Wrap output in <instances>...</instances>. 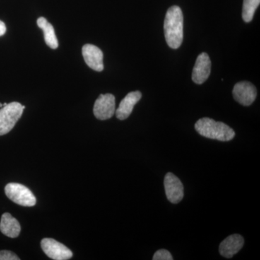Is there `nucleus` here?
<instances>
[{"instance_id": "obj_9", "label": "nucleus", "mask_w": 260, "mask_h": 260, "mask_svg": "<svg viewBox=\"0 0 260 260\" xmlns=\"http://www.w3.org/2000/svg\"><path fill=\"white\" fill-rule=\"evenodd\" d=\"M211 72V61L207 53L200 54L197 58L194 68H193L191 79L198 85L205 83L209 78Z\"/></svg>"}, {"instance_id": "obj_6", "label": "nucleus", "mask_w": 260, "mask_h": 260, "mask_svg": "<svg viewBox=\"0 0 260 260\" xmlns=\"http://www.w3.org/2000/svg\"><path fill=\"white\" fill-rule=\"evenodd\" d=\"M41 245L44 252L51 259L67 260L73 257L72 251L64 244L56 242L54 239L45 238L42 239Z\"/></svg>"}, {"instance_id": "obj_14", "label": "nucleus", "mask_w": 260, "mask_h": 260, "mask_svg": "<svg viewBox=\"0 0 260 260\" xmlns=\"http://www.w3.org/2000/svg\"><path fill=\"white\" fill-rule=\"evenodd\" d=\"M38 26L44 32V40L51 49H56L59 46L54 27L47 21V19L39 18L37 20Z\"/></svg>"}, {"instance_id": "obj_10", "label": "nucleus", "mask_w": 260, "mask_h": 260, "mask_svg": "<svg viewBox=\"0 0 260 260\" xmlns=\"http://www.w3.org/2000/svg\"><path fill=\"white\" fill-rule=\"evenodd\" d=\"M85 63L92 70L97 72H102L104 70V54L99 47L92 44H85L82 49Z\"/></svg>"}, {"instance_id": "obj_3", "label": "nucleus", "mask_w": 260, "mask_h": 260, "mask_svg": "<svg viewBox=\"0 0 260 260\" xmlns=\"http://www.w3.org/2000/svg\"><path fill=\"white\" fill-rule=\"evenodd\" d=\"M25 109L18 102H12L0 109V136L8 134L23 114Z\"/></svg>"}, {"instance_id": "obj_8", "label": "nucleus", "mask_w": 260, "mask_h": 260, "mask_svg": "<svg viewBox=\"0 0 260 260\" xmlns=\"http://www.w3.org/2000/svg\"><path fill=\"white\" fill-rule=\"evenodd\" d=\"M164 187L169 202L173 204L180 203L184 198V186L179 178L172 173H167L164 178Z\"/></svg>"}, {"instance_id": "obj_17", "label": "nucleus", "mask_w": 260, "mask_h": 260, "mask_svg": "<svg viewBox=\"0 0 260 260\" xmlns=\"http://www.w3.org/2000/svg\"><path fill=\"white\" fill-rule=\"evenodd\" d=\"M0 260H20L16 254L8 250L0 251Z\"/></svg>"}, {"instance_id": "obj_16", "label": "nucleus", "mask_w": 260, "mask_h": 260, "mask_svg": "<svg viewBox=\"0 0 260 260\" xmlns=\"http://www.w3.org/2000/svg\"><path fill=\"white\" fill-rule=\"evenodd\" d=\"M153 260H173L172 254L166 249H160L155 253L153 257Z\"/></svg>"}, {"instance_id": "obj_4", "label": "nucleus", "mask_w": 260, "mask_h": 260, "mask_svg": "<svg viewBox=\"0 0 260 260\" xmlns=\"http://www.w3.org/2000/svg\"><path fill=\"white\" fill-rule=\"evenodd\" d=\"M7 197L21 206L32 207L37 203V198L26 186L18 183H10L5 188Z\"/></svg>"}, {"instance_id": "obj_18", "label": "nucleus", "mask_w": 260, "mask_h": 260, "mask_svg": "<svg viewBox=\"0 0 260 260\" xmlns=\"http://www.w3.org/2000/svg\"><path fill=\"white\" fill-rule=\"evenodd\" d=\"M6 25H5V24L3 21L0 20V37L4 35L5 32H6Z\"/></svg>"}, {"instance_id": "obj_1", "label": "nucleus", "mask_w": 260, "mask_h": 260, "mask_svg": "<svg viewBox=\"0 0 260 260\" xmlns=\"http://www.w3.org/2000/svg\"><path fill=\"white\" fill-rule=\"evenodd\" d=\"M164 35L169 47L177 49L183 42L184 17L181 8L177 5L167 10L164 20Z\"/></svg>"}, {"instance_id": "obj_5", "label": "nucleus", "mask_w": 260, "mask_h": 260, "mask_svg": "<svg viewBox=\"0 0 260 260\" xmlns=\"http://www.w3.org/2000/svg\"><path fill=\"white\" fill-rule=\"evenodd\" d=\"M115 111V97L112 94H101L94 104V115L100 120L111 119Z\"/></svg>"}, {"instance_id": "obj_2", "label": "nucleus", "mask_w": 260, "mask_h": 260, "mask_svg": "<svg viewBox=\"0 0 260 260\" xmlns=\"http://www.w3.org/2000/svg\"><path fill=\"white\" fill-rule=\"evenodd\" d=\"M195 129L202 136L212 140L226 142L234 139L235 132L221 121H215L210 118L204 117L197 121Z\"/></svg>"}, {"instance_id": "obj_12", "label": "nucleus", "mask_w": 260, "mask_h": 260, "mask_svg": "<svg viewBox=\"0 0 260 260\" xmlns=\"http://www.w3.org/2000/svg\"><path fill=\"white\" fill-rule=\"evenodd\" d=\"M142 93L140 91L130 92L122 99L119 107L115 111L117 119L124 120L127 119L133 112L135 106L141 99Z\"/></svg>"}, {"instance_id": "obj_15", "label": "nucleus", "mask_w": 260, "mask_h": 260, "mask_svg": "<svg viewBox=\"0 0 260 260\" xmlns=\"http://www.w3.org/2000/svg\"><path fill=\"white\" fill-rule=\"evenodd\" d=\"M260 4V0H244L243 3L242 18L246 23L252 20L254 13Z\"/></svg>"}, {"instance_id": "obj_13", "label": "nucleus", "mask_w": 260, "mask_h": 260, "mask_svg": "<svg viewBox=\"0 0 260 260\" xmlns=\"http://www.w3.org/2000/svg\"><path fill=\"white\" fill-rule=\"evenodd\" d=\"M20 230L21 228L20 223L14 217L8 213H5L2 215L0 231L4 235L14 239L18 237Z\"/></svg>"}, {"instance_id": "obj_7", "label": "nucleus", "mask_w": 260, "mask_h": 260, "mask_svg": "<svg viewBox=\"0 0 260 260\" xmlns=\"http://www.w3.org/2000/svg\"><path fill=\"white\" fill-rule=\"evenodd\" d=\"M257 91L256 87L248 81H242L234 85L233 96L239 104L245 107L251 105L255 101Z\"/></svg>"}, {"instance_id": "obj_19", "label": "nucleus", "mask_w": 260, "mask_h": 260, "mask_svg": "<svg viewBox=\"0 0 260 260\" xmlns=\"http://www.w3.org/2000/svg\"><path fill=\"white\" fill-rule=\"evenodd\" d=\"M0 107H3V104H1V103H0Z\"/></svg>"}, {"instance_id": "obj_11", "label": "nucleus", "mask_w": 260, "mask_h": 260, "mask_svg": "<svg viewBox=\"0 0 260 260\" xmlns=\"http://www.w3.org/2000/svg\"><path fill=\"white\" fill-rule=\"evenodd\" d=\"M244 239L239 234H233L224 239L219 246L220 255L225 258H232L242 249Z\"/></svg>"}]
</instances>
